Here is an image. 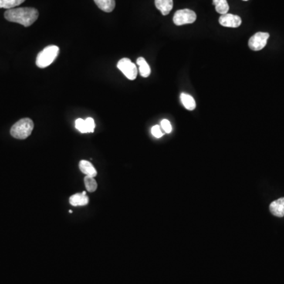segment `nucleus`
<instances>
[{
    "label": "nucleus",
    "instance_id": "3",
    "mask_svg": "<svg viewBox=\"0 0 284 284\" xmlns=\"http://www.w3.org/2000/svg\"><path fill=\"white\" fill-rule=\"evenodd\" d=\"M59 53V47L55 45L47 47L38 54L36 60L37 66L39 68L48 67L55 61Z\"/></svg>",
    "mask_w": 284,
    "mask_h": 284
},
{
    "label": "nucleus",
    "instance_id": "6",
    "mask_svg": "<svg viewBox=\"0 0 284 284\" xmlns=\"http://www.w3.org/2000/svg\"><path fill=\"white\" fill-rule=\"evenodd\" d=\"M269 34L268 32H257L248 41V47L253 51H261L266 46Z\"/></svg>",
    "mask_w": 284,
    "mask_h": 284
},
{
    "label": "nucleus",
    "instance_id": "4",
    "mask_svg": "<svg viewBox=\"0 0 284 284\" xmlns=\"http://www.w3.org/2000/svg\"><path fill=\"white\" fill-rule=\"evenodd\" d=\"M196 19H197V14L194 11L189 9H183L176 11L173 18V21L176 25H183L194 23Z\"/></svg>",
    "mask_w": 284,
    "mask_h": 284
},
{
    "label": "nucleus",
    "instance_id": "21",
    "mask_svg": "<svg viewBox=\"0 0 284 284\" xmlns=\"http://www.w3.org/2000/svg\"><path fill=\"white\" fill-rule=\"evenodd\" d=\"M152 134L156 138H160L163 137V133L162 132L161 128L158 125L153 126L151 130Z\"/></svg>",
    "mask_w": 284,
    "mask_h": 284
},
{
    "label": "nucleus",
    "instance_id": "7",
    "mask_svg": "<svg viewBox=\"0 0 284 284\" xmlns=\"http://www.w3.org/2000/svg\"><path fill=\"white\" fill-rule=\"evenodd\" d=\"M219 21H220V25L224 27H229V28H238L241 24V19L239 16L228 14V13L221 15Z\"/></svg>",
    "mask_w": 284,
    "mask_h": 284
},
{
    "label": "nucleus",
    "instance_id": "16",
    "mask_svg": "<svg viewBox=\"0 0 284 284\" xmlns=\"http://www.w3.org/2000/svg\"><path fill=\"white\" fill-rule=\"evenodd\" d=\"M25 0H0V8L5 9H13L14 7H18L23 4Z\"/></svg>",
    "mask_w": 284,
    "mask_h": 284
},
{
    "label": "nucleus",
    "instance_id": "14",
    "mask_svg": "<svg viewBox=\"0 0 284 284\" xmlns=\"http://www.w3.org/2000/svg\"><path fill=\"white\" fill-rule=\"evenodd\" d=\"M137 63L139 66V71H140V75L143 78H148L151 74V69L149 66L148 62L143 57H140L137 59Z\"/></svg>",
    "mask_w": 284,
    "mask_h": 284
},
{
    "label": "nucleus",
    "instance_id": "18",
    "mask_svg": "<svg viewBox=\"0 0 284 284\" xmlns=\"http://www.w3.org/2000/svg\"><path fill=\"white\" fill-rule=\"evenodd\" d=\"M75 127L77 130H79L81 133H88L87 126H86V122L82 119H78L75 122Z\"/></svg>",
    "mask_w": 284,
    "mask_h": 284
},
{
    "label": "nucleus",
    "instance_id": "20",
    "mask_svg": "<svg viewBox=\"0 0 284 284\" xmlns=\"http://www.w3.org/2000/svg\"><path fill=\"white\" fill-rule=\"evenodd\" d=\"M86 122V126H87L88 133H93L94 132L96 124H95L94 119L92 118H88L85 119Z\"/></svg>",
    "mask_w": 284,
    "mask_h": 284
},
{
    "label": "nucleus",
    "instance_id": "2",
    "mask_svg": "<svg viewBox=\"0 0 284 284\" xmlns=\"http://www.w3.org/2000/svg\"><path fill=\"white\" fill-rule=\"evenodd\" d=\"M34 128L32 119L28 118L20 119L11 129V134L14 138L24 140L30 136Z\"/></svg>",
    "mask_w": 284,
    "mask_h": 284
},
{
    "label": "nucleus",
    "instance_id": "13",
    "mask_svg": "<svg viewBox=\"0 0 284 284\" xmlns=\"http://www.w3.org/2000/svg\"><path fill=\"white\" fill-rule=\"evenodd\" d=\"M180 99H181L183 106L187 110L193 111L196 109L195 100H194V97L190 95L187 94V93H182L181 96H180Z\"/></svg>",
    "mask_w": 284,
    "mask_h": 284
},
{
    "label": "nucleus",
    "instance_id": "22",
    "mask_svg": "<svg viewBox=\"0 0 284 284\" xmlns=\"http://www.w3.org/2000/svg\"><path fill=\"white\" fill-rule=\"evenodd\" d=\"M243 1H248V0H243Z\"/></svg>",
    "mask_w": 284,
    "mask_h": 284
},
{
    "label": "nucleus",
    "instance_id": "5",
    "mask_svg": "<svg viewBox=\"0 0 284 284\" xmlns=\"http://www.w3.org/2000/svg\"><path fill=\"white\" fill-rule=\"evenodd\" d=\"M117 67L123 72V75L130 80H135L137 76V68L130 59L123 58L118 62Z\"/></svg>",
    "mask_w": 284,
    "mask_h": 284
},
{
    "label": "nucleus",
    "instance_id": "11",
    "mask_svg": "<svg viewBox=\"0 0 284 284\" xmlns=\"http://www.w3.org/2000/svg\"><path fill=\"white\" fill-rule=\"evenodd\" d=\"M79 168L82 170V172L86 174L87 176H91V177H96L97 174L96 168L92 166L90 162L87 160H82L79 163Z\"/></svg>",
    "mask_w": 284,
    "mask_h": 284
},
{
    "label": "nucleus",
    "instance_id": "10",
    "mask_svg": "<svg viewBox=\"0 0 284 284\" xmlns=\"http://www.w3.org/2000/svg\"><path fill=\"white\" fill-rule=\"evenodd\" d=\"M156 8L163 15H167L173 8V0H155Z\"/></svg>",
    "mask_w": 284,
    "mask_h": 284
},
{
    "label": "nucleus",
    "instance_id": "17",
    "mask_svg": "<svg viewBox=\"0 0 284 284\" xmlns=\"http://www.w3.org/2000/svg\"><path fill=\"white\" fill-rule=\"evenodd\" d=\"M84 182H85V187H86V190L90 192V193L96 191V189H97V183H96L94 178L86 175Z\"/></svg>",
    "mask_w": 284,
    "mask_h": 284
},
{
    "label": "nucleus",
    "instance_id": "15",
    "mask_svg": "<svg viewBox=\"0 0 284 284\" xmlns=\"http://www.w3.org/2000/svg\"><path fill=\"white\" fill-rule=\"evenodd\" d=\"M213 4L216 7V11L221 15L227 14L229 11V5L227 4V0H213Z\"/></svg>",
    "mask_w": 284,
    "mask_h": 284
},
{
    "label": "nucleus",
    "instance_id": "12",
    "mask_svg": "<svg viewBox=\"0 0 284 284\" xmlns=\"http://www.w3.org/2000/svg\"><path fill=\"white\" fill-rule=\"evenodd\" d=\"M97 7L104 12L110 13L116 7V0H94Z\"/></svg>",
    "mask_w": 284,
    "mask_h": 284
},
{
    "label": "nucleus",
    "instance_id": "1",
    "mask_svg": "<svg viewBox=\"0 0 284 284\" xmlns=\"http://www.w3.org/2000/svg\"><path fill=\"white\" fill-rule=\"evenodd\" d=\"M4 17L7 21L28 27L38 20L39 12L32 7H20L7 10L4 14Z\"/></svg>",
    "mask_w": 284,
    "mask_h": 284
},
{
    "label": "nucleus",
    "instance_id": "19",
    "mask_svg": "<svg viewBox=\"0 0 284 284\" xmlns=\"http://www.w3.org/2000/svg\"><path fill=\"white\" fill-rule=\"evenodd\" d=\"M161 127L165 133H170L172 131V126L167 119H163L161 121Z\"/></svg>",
    "mask_w": 284,
    "mask_h": 284
},
{
    "label": "nucleus",
    "instance_id": "9",
    "mask_svg": "<svg viewBox=\"0 0 284 284\" xmlns=\"http://www.w3.org/2000/svg\"><path fill=\"white\" fill-rule=\"evenodd\" d=\"M89 197L86 196V192L80 194H74L69 197V203L73 206H84L89 204Z\"/></svg>",
    "mask_w": 284,
    "mask_h": 284
},
{
    "label": "nucleus",
    "instance_id": "8",
    "mask_svg": "<svg viewBox=\"0 0 284 284\" xmlns=\"http://www.w3.org/2000/svg\"><path fill=\"white\" fill-rule=\"evenodd\" d=\"M270 211L275 217H284V197L278 199L270 204Z\"/></svg>",
    "mask_w": 284,
    "mask_h": 284
}]
</instances>
